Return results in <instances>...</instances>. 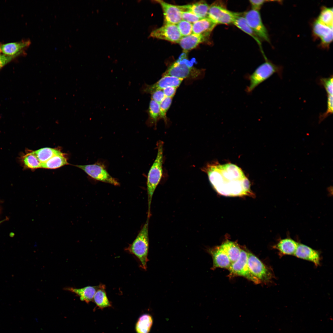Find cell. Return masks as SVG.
Segmentation results:
<instances>
[{"label": "cell", "instance_id": "obj_1", "mask_svg": "<svg viewBox=\"0 0 333 333\" xmlns=\"http://www.w3.org/2000/svg\"><path fill=\"white\" fill-rule=\"evenodd\" d=\"M202 170L206 173L215 190L226 196H240L251 194L249 181L242 170L231 163L207 164Z\"/></svg>", "mask_w": 333, "mask_h": 333}, {"label": "cell", "instance_id": "obj_2", "mask_svg": "<svg viewBox=\"0 0 333 333\" xmlns=\"http://www.w3.org/2000/svg\"><path fill=\"white\" fill-rule=\"evenodd\" d=\"M163 142L159 141L157 143V154L155 161L149 171L147 181L148 212L147 216H150L151 201L154 191L162 178L163 173Z\"/></svg>", "mask_w": 333, "mask_h": 333}, {"label": "cell", "instance_id": "obj_3", "mask_svg": "<svg viewBox=\"0 0 333 333\" xmlns=\"http://www.w3.org/2000/svg\"><path fill=\"white\" fill-rule=\"evenodd\" d=\"M150 217H147L146 223L133 242L125 249L135 255L140 262V267L146 270L148 261V255L149 247L148 232Z\"/></svg>", "mask_w": 333, "mask_h": 333}, {"label": "cell", "instance_id": "obj_4", "mask_svg": "<svg viewBox=\"0 0 333 333\" xmlns=\"http://www.w3.org/2000/svg\"><path fill=\"white\" fill-rule=\"evenodd\" d=\"M282 70V67L276 65L266 60L251 74L246 76L249 81V84L246 88V91L249 93H251L259 84L275 73H277L281 77Z\"/></svg>", "mask_w": 333, "mask_h": 333}, {"label": "cell", "instance_id": "obj_5", "mask_svg": "<svg viewBox=\"0 0 333 333\" xmlns=\"http://www.w3.org/2000/svg\"><path fill=\"white\" fill-rule=\"evenodd\" d=\"M202 70L197 69L188 64L186 61L178 60L174 62L163 74V76H171L184 79L195 78L203 75Z\"/></svg>", "mask_w": 333, "mask_h": 333}, {"label": "cell", "instance_id": "obj_6", "mask_svg": "<svg viewBox=\"0 0 333 333\" xmlns=\"http://www.w3.org/2000/svg\"><path fill=\"white\" fill-rule=\"evenodd\" d=\"M238 12L228 10L222 2H218L209 6L208 17L217 24H232Z\"/></svg>", "mask_w": 333, "mask_h": 333}, {"label": "cell", "instance_id": "obj_7", "mask_svg": "<svg viewBox=\"0 0 333 333\" xmlns=\"http://www.w3.org/2000/svg\"><path fill=\"white\" fill-rule=\"evenodd\" d=\"M248 251L241 249L240 256L235 262L231 263L228 269L230 276L243 277L256 284H259L260 281L250 271L247 264Z\"/></svg>", "mask_w": 333, "mask_h": 333}, {"label": "cell", "instance_id": "obj_8", "mask_svg": "<svg viewBox=\"0 0 333 333\" xmlns=\"http://www.w3.org/2000/svg\"><path fill=\"white\" fill-rule=\"evenodd\" d=\"M247 264L252 273L261 282L270 281L273 278L271 271L257 257L248 252Z\"/></svg>", "mask_w": 333, "mask_h": 333}, {"label": "cell", "instance_id": "obj_9", "mask_svg": "<svg viewBox=\"0 0 333 333\" xmlns=\"http://www.w3.org/2000/svg\"><path fill=\"white\" fill-rule=\"evenodd\" d=\"M243 15L259 39L269 42L267 30L262 22L259 11L252 9L245 12Z\"/></svg>", "mask_w": 333, "mask_h": 333}, {"label": "cell", "instance_id": "obj_10", "mask_svg": "<svg viewBox=\"0 0 333 333\" xmlns=\"http://www.w3.org/2000/svg\"><path fill=\"white\" fill-rule=\"evenodd\" d=\"M76 166L83 170L88 175L96 180L116 186L119 185L118 181L112 177L106 170L100 165L94 164L77 165Z\"/></svg>", "mask_w": 333, "mask_h": 333}, {"label": "cell", "instance_id": "obj_11", "mask_svg": "<svg viewBox=\"0 0 333 333\" xmlns=\"http://www.w3.org/2000/svg\"><path fill=\"white\" fill-rule=\"evenodd\" d=\"M150 36L174 43H178L182 37L177 25L171 24H164L153 31Z\"/></svg>", "mask_w": 333, "mask_h": 333}, {"label": "cell", "instance_id": "obj_12", "mask_svg": "<svg viewBox=\"0 0 333 333\" xmlns=\"http://www.w3.org/2000/svg\"><path fill=\"white\" fill-rule=\"evenodd\" d=\"M183 79L171 76H163L155 83L151 85L144 84L141 89L143 93L150 94L156 90L163 89L168 87L177 88L181 83Z\"/></svg>", "mask_w": 333, "mask_h": 333}, {"label": "cell", "instance_id": "obj_13", "mask_svg": "<svg viewBox=\"0 0 333 333\" xmlns=\"http://www.w3.org/2000/svg\"><path fill=\"white\" fill-rule=\"evenodd\" d=\"M161 6L163 11L164 24H177L182 20L181 10L179 6L169 4L162 0H155Z\"/></svg>", "mask_w": 333, "mask_h": 333}, {"label": "cell", "instance_id": "obj_14", "mask_svg": "<svg viewBox=\"0 0 333 333\" xmlns=\"http://www.w3.org/2000/svg\"><path fill=\"white\" fill-rule=\"evenodd\" d=\"M313 32L314 35L321 40V45L328 48L333 40V27L326 25L317 19L314 23Z\"/></svg>", "mask_w": 333, "mask_h": 333}, {"label": "cell", "instance_id": "obj_15", "mask_svg": "<svg viewBox=\"0 0 333 333\" xmlns=\"http://www.w3.org/2000/svg\"><path fill=\"white\" fill-rule=\"evenodd\" d=\"M213 261L212 269L220 268L228 269L231 263L227 255L220 245L208 249Z\"/></svg>", "mask_w": 333, "mask_h": 333}, {"label": "cell", "instance_id": "obj_16", "mask_svg": "<svg viewBox=\"0 0 333 333\" xmlns=\"http://www.w3.org/2000/svg\"><path fill=\"white\" fill-rule=\"evenodd\" d=\"M294 255L298 258L311 262L316 266L320 264L319 252L304 244L298 243Z\"/></svg>", "mask_w": 333, "mask_h": 333}, {"label": "cell", "instance_id": "obj_17", "mask_svg": "<svg viewBox=\"0 0 333 333\" xmlns=\"http://www.w3.org/2000/svg\"><path fill=\"white\" fill-rule=\"evenodd\" d=\"M209 36L192 33L182 37L178 43L185 51L191 50L199 44L206 41Z\"/></svg>", "mask_w": 333, "mask_h": 333}, {"label": "cell", "instance_id": "obj_18", "mask_svg": "<svg viewBox=\"0 0 333 333\" xmlns=\"http://www.w3.org/2000/svg\"><path fill=\"white\" fill-rule=\"evenodd\" d=\"M31 43L30 39L22 40L16 42L1 44V52L8 56H14L22 54L23 50L28 47Z\"/></svg>", "mask_w": 333, "mask_h": 333}, {"label": "cell", "instance_id": "obj_19", "mask_svg": "<svg viewBox=\"0 0 333 333\" xmlns=\"http://www.w3.org/2000/svg\"><path fill=\"white\" fill-rule=\"evenodd\" d=\"M101 285V284L97 286H88L81 288L66 287L64 288V290L76 294L79 296L81 301L88 303L93 300L96 292Z\"/></svg>", "mask_w": 333, "mask_h": 333}, {"label": "cell", "instance_id": "obj_20", "mask_svg": "<svg viewBox=\"0 0 333 333\" xmlns=\"http://www.w3.org/2000/svg\"><path fill=\"white\" fill-rule=\"evenodd\" d=\"M182 11H189L200 19L208 17L209 6L204 1L201 0L192 4L179 6Z\"/></svg>", "mask_w": 333, "mask_h": 333}, {"label": "cell", "instance_id": "obj_21", "mask_svg": "<svg viewBox=\"0 0 333 333\" xmlns=\"http://www.w3.org/2000/svg\"><path fill=\"white\" fill-rule=\"evenodd\" d=\"M216 25L208 17L201 19L192 24V33L209 36Z\"/></svg>", "mask_w": 333, "mask_h": 333}, {"label": "cell", "instance_id": "obj_22", "mask_svg": "<svg viewBox=\"0 0 333 333\" xmlns=\"http://www.w3.org/2000/svg\"><path fill=\"white\" fill-rule=\"evenodd\" d=\"M298 243L290 238L279 240L273 248L278 250L281 255H294Z\"/></svg>", "mask_w": 333, "mask_h": 333}, {"label": "cell", "instance_id": "obj_23", "mask_svg": "<svg viewBox=\"0 0 333 333\" xmlns=\"http://www.w3.org/2000/svg\"><path fill=\"white\" fill-rule=\"evenodd\" d=\"M19 162L25 168L34 169L41 168V163L32 150L22 154L18 158Z\"/></svg>", "mask_w": 333, "mask_h": 333}, {"label": "cell", "instance_id": "obj_24", "mask_svg": "<svg viewBox=\"0 0 333 333\" xmlns=\"http://www.w3.org/2000/svg\"><path fill=\"white\" fill-rule=\"evenodd\" d=\"M232 24L251 36L260 46L261 45L260 40L249 25L243 15H241V13H237Z\"/></svg>", "mask_w": 333, "mask_h": 333}, {"label": "cell", "instance_id": "obj_25", "mask_svg": "<svg viewBox=\"0 0 333 333\" xmlns=\"http://www.w3.org/2000/svg\"><path fill=\"white\" fill-rule=\"evenodd\" d=\"M228 257L231 263L239 258L241 249L234 242L227 241L220 245Z\"/></svg>", "mask_w": 333, "mask_h": 333}, {"label": "cell", "instance_id": "obj_26", "mask_svg": "<svg viewBox=\"0 0 333 333\" xmlns=\"http://www.w3.org/2000/svg\"><path fill=\"white\" fill-rule=\"evenodd\" d=\"M153 323V318L148 314H144L138 318L135 325L137 333H149Z\"/></svg>", "mask_w": 333, "mask_h": 333}, {"label": "cell", "instance_id": "obj_27", "mask_svg": "<svg viewBox=\"0 0 333 333\" xmlns=\"http://www.w3.org/2000/svg\"><path fill=\"white\" fill-rule=\"evenodd\" d=\"M105 289V286L101 284L100 287L96 292L93 299L97 306L101 309L111 306L107 296Z\"/></svg>", "mask_w": 333, "mask_h": 333}, {"label": "cell", "instance_id": "obj_28", "mask_svg": "<svg viewBox=\"0 0 333 333\" xmlns=\"http://www.w3.org/2000/svg\"><path fill=\"white\" fill-rule=\"evenodd\" d=\"M68 164L66 158L62 153L53 156L46 162L41 163V168L56 169Z\"/></svg>", "mask_w": 333, "mask_h": 333}, {"label": "cell", "instance_id": "obj_29", "mask_svg": "<svg viewBox=\"0 0 333 333\" xmlns=\"http://www.w3.org/2000/svg\"><path fill=\"white\" fill-rule=\"evenodd\" d=\"M147 112L148 116L147 124L149 125L156 126L160 119L159 104L151 99Z\"/></svg>", "mask_w": 333, "mask_h": 333}, {"label": "cell", "instance_id": "obj_30", "mask_svg": "<svg viewBox=\"0 0 333 333\" xmlns=\"http://www.w3.org/2000/svg\"><path fill=\"white\" fill-rule=\"evenodd\" d=\"M32 152L41 163L44 162L53 156L62 153L59 150L49 147L41 148Z\"/></svg>", "mask_w": 333, "mask_h": 333}, {"label": "cell", "instance_id": "obj_31", "mask_svg": "<svg viewBox=\"0 0 333 333\" xmlns=\"http://www.w3.org/2000/svg\"><path fill=\"white\" fill-rule=\"evenodd\" d=\"M317 20L322 24L330 27H333L332 8L323 7Z\"/></svg>", "mask_w": 333, "mask_h": 333}, {"label": "cell", "instance_id": "obj_32", "mask_svg": "<svg viewBox=\"0 0 333 333\" xmlns=\"http://www.w3.org/2000/svg\"><path fill=\"white\" fill-rule=\"evenodd\" d=\"M172 98L165 97L159 104L160 119H163L165 122L167 121L166 114L172 102Z\"/></svg>", "mask_w": 333, "mask_h": 333}, {"label": "cell", "instance_id": "obj_33", "mask_svg": "<svg viewBox=\"0 0 333 333\" xmlns=\"http://www.w3.org/2000/svg\"><path fill=\"white\" fill-rule=\"evenodd\" d=\"M177 26L182 37L190 35L192 33V24L187 22L181 20Z\"/></svg>", "mask_w": 333, "mask_h": 333}, {"label": "cell", "instance_id": "obj_34", "mask_svg": "<svg viewBox=\"0 0 333 333\" xmlns=\"http://www.w3.org/2000/svg\"><path fill=\"white\" fill-rule=\"evenodd\" d=\"M320 84L323 86L327 93V95H333V76L328 78H322L320 79Z\"/></svg>", "mask_w": 333, "mask_h": 333}, {"label": "cell", "instance_id": "obj_35", "mask_svg": "<svg viewBox=\"0 0 333 333\" xmlns=\"http://www.w3.org/2000/svg\"><path fill=\"white\" fill-rule=\"evenodd\" d=\"M333 95H327V109L326 111L319 116V122L320 123L333 113Z\"/></svg>", "mask_w": 333, "mask_h": 333}, {"label": "cell", "instance_id": "obj_36", "mask_svg": "<svg viewBox=\"0 0 333 333\" xmlns=\"http://www.w3.org/2000/svg\"><path fill=\"white\" fill-rule=\"evenodd\" d=\"M181 16L182 20L191 24L201 19L196 15L189 11H181Z\"/></svg>", "mask_w": 333, "mask_h": 333}, {"label": "cell", "instance_id": "obj_37", "mask_svg": "<svg viewBox=\"0 0 333 333\" xmlns=\"http://www.w3.org/2000/svg\"><path fill=\"white\" fill-rule=\"evenodd\" d=\"M150 94H151V99L159 104L165 97L163 90L162 89L154 90L151 92Z\"/></svg>", "mask_w": 333, "mask_h": 333}, {"label": "cell", "instance_id": "obj_38", "mask_svg": "<svg viewBox=\"0 0 333 333\" xmlns=\"http://www.w3.org/2000/svg\"><path fill=\"white\" fill-rule=\"evenodd\" d=\"M19 55L20 54L14 56H8L4 54L1 55H0V69Z\"/></svg>", "mask_w": 333, "mask_h": 333}, {"label": "cell", "instance_id": "obj_39", "mask_svg": "<svg viewBox=\"0 0 333 333\" xmlns=\"http://www.w3.org/2000/svg\"><path fill=\"white\" fill-rule=\"evenodd\" d=\"M177 88L174 87H168L162 89L165 97L173 98L175 94Z\"/></svg>", "mask_w": 333, "mask_h": 333}, {"label": "cell", "instance_id": "obj_40", "mask_svg": "<svg viewBox=\"0 0 333 333\" xmlns=\"http://www.w3.org/2000/svg\"><path fill=\"white\" fill-rule=\"evenodd\" d=\"M249 2L251 5L252 9L259 11L262 6L267 1L263 0H250Z\"/></svg>", "mask_w": 333, "mask_h": 333}, {"label": "cell", "instance_id": "obj_41", "mask_svg": "<svg viewBox=\"0 0 333 333\" xmlns=\"http://www.w3.org/2000/svg\"><path fill=\"white\" fill-rule=\"evenodd\" d=\"M0 46H1V44H0V55H1L0 53H1V50Z\"/></svg>", "mask_w": 333, "mask_h": 333}]
</instances>
